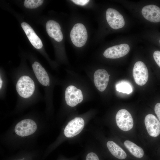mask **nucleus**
Here are the masks:
<instances>
[{
	"instance_id": "0eeeda50",
	"label": "nucleus",
	"mask_w": 160,
	"mask_h": 160,
	"mask_svg": "<svg viewBox=\"0 0 160 160\" xmlns=\"http://www.w3.org/2000/svg\"><path fill=\"white\" fill-rule=\"evenodd\" d=\"M107 21L113 29H117L123 27L125 21L122 15L117 11L112 8L107 9L106 13Z\"/></svg>"
},
{
	"instance_id": "423d86ee",
	"label": "nucleus",
	"mask_w": 160,
	"mask_h": 160,
	"mask_svg": "<svg viewBox=\"0 0 160 160\" xmlns=\"http://www.w3.org/2000/svg\"><path fill=\"white\" fill-rule=\"evenodd\" d=\"M82 92L75 86L70 85L66 89L65 99L67 104L71 107H74L81 103L83 100Z\"/></svg>"
},
{
	"instance_id": "412c9836",
	"label": "nucleus",
	"mask_w": 160,
	"mask_h": 160,
	"mask_svg": "<svg viewBox=\"0 0 160 160\" xmlns=\"http://www.w3.org/2000/svg\"><path fill=\"white\" fill-rule=\"evenodd\" d=\"M154 59L157 65L160 67V51H156L153 54Z\"/></svg>"
},
{
	"instance_id": "9b49d317",
	"label": "nucleus",
	"mask_w": 160,
	"mask_h": 160,
	"mask_svg": "<svg viewBox=\"0 0 160 160\" xmlns=\"http://www.w3.org/2000/svg\"><path fill=\"white\" fill-rule=\"evenodd\" d=\"M110 75L104 69L96 70L94 75V81L95 87L100 92L104 91L107 86Z\"/></svg>"
},
{
	"instance_id": "f3484780",
	"label": "nucleus",
	"mask_w": 160,
	"mask_h": 160,
	"mask_svg": "<svg viewBox=\"0 0 160 160\" xmlns=\"http://www.w3.org/2000/svg\"><path fill=\"white\" fill-rule=\"evenodd\" d=\"M124 145L130 153L137 158H142L144 154L143 149L134 143L126 140L124 142Z\"/></svg>"
},
{
	"instance_id": "a878e982",
	"label": "nucleus",
	"mask_w": 160,
	"mask_h": 160,
	"mask_svg": "<svg viewBox=\"0 0 160 160\" xmlns=\"http://www.w3.org/2000/svg\"><path fill=\"white\" fill-rule=\"evenodd\" d=\"M23 160L21 159V160Z\"/></svg>"
},
{
	"instance_id": "4468645a",
	"label": "nucleus",
	"mask_w": 160,
	"mask_h": 160,
	"mask_svg": "<svg viewBox=\"0 0 160 160\" xmlns=\"http://www.w3.org/2000/svg\"><path fill=\"white\" fill-rule=\"evenodd\" d=\"M46 29L48 35L57 41L60 42L63 39L60 25L55 21L52 20L48 21L46 24Z\"/></svg>"
},
{
	"instance_id": "39448f33",
	"label": "nucleus",
	"mask_w": 160,
	"mask_h": 160,
	"mask_svg": "<svg viewBox=\"0 0 160 160\" xmlns=\"http://www.w3.org/2000/svg\"><path fill=\"white\" fill-rule=\"evenodd\" d=\"M37 126L36 123L29 119H25L18 122L15 126V133L21 137H25L33 134L36 131Z\"/></svg>"
},
{
	"instance_id": "f03ea898",
	"label": "nucleus",
	"mask_w": 160,
	"mask_h": 160,
	"mask_svg": "<svg viewBox=\"0 0 160 160\" xmlns=\"http://www.w3.org/2000/svg\"><path fill=\"white\" fill-rule=\"evenodd\" d=\"M33 81L29 76H23L18 80L16 85V90L21 97L28 98L33 93L35 90Z\"/></svg>"
},
{
	"instance_id": "5701e85b",
	"label": "nucleus",
	"mask_w": 160,
	"mask_h": 160,
	"mask_svg": "<svg viewBox=\"0 0 160 160\" xmlns=\"http://www.w3.org/2000/svg\"><path fill=\"white\" fill-rule=\"evenodd\" d=\"M71 1L76 4L84 6L87 4L89 1L88 0H71Z\"/></svg>"
},
{
	"instance_id": "2eb2a0df",
	"label": "nucleus",
	"mask_w": 160,
	"mask_h": 160,
	"mask_svg": "<svg viewBox=\"0 0 160 160\" xmlns=\"http://www.w3.org/2000/svg\"><path fill=\"white\" fill-rule=\"evenodd\" d=\"M35 74L39 82L44 86L49 85V79L44 68L38 62H35L32 65Z\"/></svg>"
},
{
	"instance_id": "20e7f679",
	"label": "nucleus",
	"mask_w": 160,
	"mask_h": 160,
	"mask_svg": "<svg viewBox=\"0 0 160 160\" xmlns=\"http://www.w3.org/2000/svg\"><path fill=\"white\" fill-rule=\"evenodd\" d=\"M133 76L136 83L139 85L145 84L148 78L147 67L142 61H138L135 64L132 70Z\"/></svg>"
},
{
	"instance_id": "4be33fe9",
	"label": "nucleus",
	"mask_w": 160,
	"mask_h": 160,
	"mask_svg": "<svg viewBox=\"0 0 160 160\" xmlns=\"http://www.w3.org/2000/svg\"><path fill=\"white\" fill-rule=\"evenodd\" d=\"M155 112L160 122V103H156L154 107Z\"/></svg>"
},
{
	"instance_id": "aec40b11",
	"label": "nucleus",
	"mask_w": 160,
	"mask_h": 160,
	"mask_svg": "<svg viewBox=\"0 0 160 160\" xmlns=\"http://www.w3.org/2000/svg\"><path fill=\"white\" fill-rule=\"evenodd\" d=\"M85 160H100V159L97 154L93 152H90L86 155Z\"/></svg>"
},
{
	"instance_id": "b1692460",
	"label": "nucleus",
	"mask_w": 160,
	"mask_h": 160,
	"mask_svg": "<svg viewBox=\"0 0 160 160\" xmlns=\"http://www.w3.org/2000/svg\"><path fill=\"white\" fill-rule=\"evenodd\" d=\"M0 89L1 88V85H2V80H1V78H0Z\"/></svg>"
},
{
	"instance_id": "393cba45",
	"label": "nucleus",
	"mask_w": 160,
	"mask_h": 160,
	"mask_svg": "<svg viewBox=\"0 0 160 160\" xmlns=\"http://www.w3.org/2000/svg\"><path fill=\"white\" fill-rule=\"evenodd\" d=\"M159 43H160V40H159Z\"/></svg>"
},
{
	"instance_id": "dca6fc26",
	"label": "nucleus",
	"mask_w": 160,
	"mask_h": 160,
	"mask_svg": "<svg viewBox=\"0 0 160 160\" xmlns=\"http://www.w3.org/2000/svg\"><path fill=\"white\" fill-rule=\"evenodd\" d=\"M106 145L109 151L116 158L121 160L126 158L127 155L125 151L114 142L108 141Z\"/></svg>"
},
{
	"instance_id": "a211bd4d",
	"label": "nucleus",
	"mask_w": 160,
	"mask_h": 160,
	"mask_svg": "<svg viewBox=\"0 0 160 160\" xmlns=\"http://www.w3.org/2000/svg\"><path fill=\"white\" fill-rule=\"evenodd\" d=\"M116 90L119 92L129 94L133 91L131 84L126 81H122L118 82L116 85Z\"/></svg>"
},
{
	"instance_id": "f8f14e48",
	"label": "nucleus",
	"mask_w": 160,
	"mask_h": 160,
	"mask_svg": "<svg viewBox=\"0 0 160 160\" xmlns=\"http://www.w3.org/2000/svg\"><path fill=\"white\" fill-rule=\"evenodd\" d=\"M142 13L146 19L151 22H160V8L156 5L151 4L144 6Z\"/></svg>"
},
{
	"instance_id": "1a4fd4ad",
	"label": "nucleus",
	"mask_w": 160,
	"mask_h": 160,
	"mask_svg": "<svg viewBox=\"0 0 160 160\" xmlns=\"http://www.w3.org/2000/svg\"><path fill=\"white\" fill-rule=\"evenodd\" d=\"M129 50V45L126 44H123L107 48L104 51L103 55L107 58L116 59L125 55Z\"/></svg>"
},
{
	"instance_id": "7ed1b4c3",
	"label": "nucleus",
	"mask_w": 160,
	"mask_h": 160,
	"mask_svg": "<svg viewBox=\"0 0 160 160\" xmlns=\"http://www.w3.org/2000/svg\"><path fill=\"white\" fill-rule=\"evenodd\" d=\"M116 120L118 127L123 131H129L133 127L132 117L130 113L126 109H121L118 111L116 116Z\"/></svg>"
},
{
	"instance_id": "9d476101",
	"label": "nucleus",
	"mask_w": 160,
	"mask_h": 160,
	"mask_svg": "<svg viewBox=\"0 0 160 160\" xmlns=\"http://www.w3.org/2000/svg\"><path fill=\"white\" fill-rule=\"evenodd\" d=\"M145 124L147 131L150 135L154 137L160 134V122L154 115L149 114L145 117Z\"/></svg>"
},
{
	"instance_id": "f257e3e1",
	"label": "nucleus",
	"mask_w": 160,
	"mask_h": 160,
	"mask_svg": "<svg viewBox=\"0 0 160 160\" xmlns=\"http://www.w3.org/2000/svg\"><path fill=\"white\" fill-rule=\"evenodd\" d=\"M70 37L74 45L81 47L85 44L87 39V33L84 25L81 23L75 24L70 32Z\"/></svg>"
},
{
	"instance_id": "ddd939ff",
	"label": "nucleus",
	"mask_w": 160,
	"mask_h": 160,
	"mask_svg": "<svg viewBox=\"0 0 160 160\" xmlns=\"http://www.w3.org/2000/svg\"><path fill=\"white\" fill-rule=\"evenodd\" d=\"M21 26L32 45L37 49H40L43 46L42 41L39 37L28 24L23 22Z\"/></svg>"
},
{
	"instance_id": "6ab92c4d",
	"label": "nucleus",
	"mask_w": 160,
	"mask_h": 160,
	"mask_svg": "<svg viewBox=\"0 0 160 160\" xmlns=\"http://www.w3.org/2000/svg\"><path fill=\"white\" fill-rule=\"evenodd\" d=\"M43 2L42 0H25V7L28 8H36L41 5Z\"/></svg>"
},
{
	"instance_id": "6e6552de",
	"label": "nucleus",
	"mask_w": 160,
	"mask_h": 160,
	"mask_svg": "<svg viewBox=\"0 0 160 160\" xmlns=\"http://www.w3.org/2000/svg\"><path fill=\"white\" fill-rule=\"evenodd\" d=\"M84 125V119L81 117H76L68 122L65 128L64 134L67 137H73L82 131Z\"/></svg>"
}]
</instances>
